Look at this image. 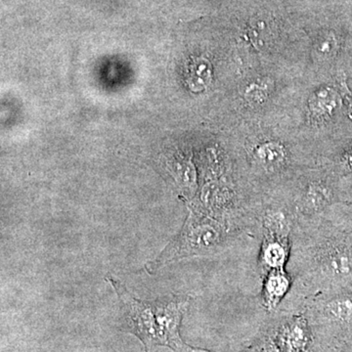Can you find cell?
I'll list each match as a JSON object with an SVG mask.
<instances>
[{
    "mask_svg": "<svg viewBox=\"0 0 352 352\" xmlns=\"http://www.w3.org/2000/svg\"><path fill=\"white\" fill-rule=\"evenodd\" d=\"M347 1L352 2V0H347Z\"/></svg>",
    "mask_w": 352,
    "mask_h": 352,
    "instance_id": "cell-19",
    "label": "cell"
},
{
    "mask_svg": "<svg viewBox=\"0 0 352 352\" xmlns=\"http://www.w3.org/2000/svg\"><path fill=\"white\" fill-rule=\"evenodd\" d=\"M248 36L254 47L261 50L270 41L271 27L264 20L254 21L248 30Z\"/></svg>",
    "mask_w": 352,
    "mask_h": 352,
    "instance_id": "cell-13",
    "label": "cell"
},
{
    "mask_svg": "<svg viewBox=\"0 0 352 352\" xmlns=\"http://www.w3.org/2000/svg\"><path fill=\"white\" fill-rule=\"evenodd\" d=\"M265 328L283 352H305L315 344L311 325L303 311H277L270 314Z\"/></svg>",
    "mask_w": 352,
    "mask_h": 352,
    "instance_id": "cell-6",
    "label": "cell"
},
{
    "mask_svg": "<svg viewBox=\"0 0 352 352\" xmlns=\"http://www.w3.org/2000/svg\"><path fill=\"white\" fill-rule=\"evenodd\" d=\"M292 252V240L274 237H261L258 254L259 276L271 270H284L288 266Z\"/></svg>",
    "mask_w": 352,
    "mask_h": 352,
    "instance_id": "cell-10",
    "label": "cell"
},
{
    "mask_svg": "<svg viewBox=\"0 0 352 352\" xmlns=\"http://www.w3.org/2000/svg\"><path fill=\"white\" fill-rule=\"evenodd\" d=\"M244 235L248 234L239 227L189 208L180 230L156 258L145 264L144 270L154 275L164 266L184 259L215 256L230 249Z\"/></svg>",
    "mask_w": 352,
    "mask_h": 352,
    "instance_id": "cell-2",
    "label": "cell"
},
{
    "mask_svg": "<svg viewBox=\"0 0 352 352\" xmlns=\"http://www.w3.org/2000/svg\"><path fill=\"white\" fill-rule=\"evenodd\" d=\"M309 110L317 118L331 117L340 106V95L331 87H321L309 99Z\"/></svg>",
    "mask_w": 352,
    "mask_h": 352,
    "instance_id": "cell-11",
    "label": "cell"
},
{
    "mask_svg": "<svg viewBox=\"0 0 352 352\" xmlns=\"http://www.w3.org/2000/svg\"><path fill=\"white\" fill-rule=\"evenodd\" d=\"M270 91V80H258L245 87L244 97L251 105H259L266 100Z\"/></svg>",
    "mask_w": 352,
    "mask_h": 352,
    "instance_id": "cell-12",
    "label": "cell"
},
{
    "mask_svg": "<svg viewBox=\"0 0 352 352\" xmlns=\"http://www.w3.org/2000/svg\"><path fill=\"white\" fill-rule=\"evenodd\" d=\"M179 352H214L212 351H208V349H199V347L190 346L188 344H185L184 346L182 347V351Z\"/></svg>",
    "mask_w": 352,
    "mask_h": 352,
    "instance_id": "cell-17",
    "label": "cell"
},
{
    "mask_svg": "<svg viewBox=\"0 0 352 352\" xmlns=\"http://www.w3.org/2000/svg\"><path fill=\"white\" fill-rule=\"evenodd\" d=\"M339 50V39L333 32H325L317 39L316 43H315V51H316L317 55L323 59L336 56Z\"/></svg>",
    "mask_w": 352,
    "mask_h": 352,
    "instance_id": "cell-14",
    "label": "cell"
},
{
    "mask_svg": "<svg viewBox=\"0 0 352 352\" xmlns=\"http://www.w3.org/2000/svg\"><path fill=\"white\" fill-rule=\"evenodd\" d=\"M191 302V296L176 294L152 300L162 346L175 352L182 351L185 342L180 336V327Z\"/></svg>",
    "mask_w": 352,
    "mask_h": 352,
    "instance_id": "cell-7",
    "label": "cell"
},
{
    "mask_svg": "<svg viewBox=\"0 0 352 352\" xmlns=\"http://www.w3.org/2000/svg\"><path fill=\"white\" fill-rule=\"evenodd\" d=\"M243 352H283L281 351L270 331L264 328L261 335Z\"/></svg>",
    "mask_w": 352,
    "mask_h": 352,
    "instance_id": "cell-15",
    "label": "cell"
},
{
    "mask_svg": "<svg viewBox=\"0 0 352 352\" xmlns=\"http://www.w3.org/2000/svg\"><path fill=\"white\" fill-rule=\"evenodd\" d=\"M287 270L293 288L277 311H300L310 296L352 289L351 224L332 210L314 221L296 223Z\"/></svg>",
    "mask_w": 352,
    "mask_h": 352,
    "instance_id": "cell-1",
    "label": "cell"
},
{
    "mask_svg": "<svg viewBox=\"0 0 352 352\" xmlns=\"http://www.w3.org/2000/svg\"><path fill=\"white\" fill-rule=\"evenodd\" d=\"M337 200L335 184L329 176H310L298 195L291 199L296 223L320 219L332 210Z\"/></svg>",
    "mask_w": 352,
    "mask_h": 352,
    "instance_id": "cell-5",
    "label": "cell"
},
{
    "mask_svg": "<svg viewBox=\"0 0 352 352\" xmlns=\"http://www.w3.org/2000/svg\"><path fill=\"white\" fill-rule=\"evenodd\" d=\"M106 281L119 298L127 332L133 333L140 340L145 352H151L155 346H162L152 300L136 298L119 279L112 275H108Z\"/></svg>",
    "mask_w": 352,
    "mask_h": 352,
    "instance_id": "cell-4",
    "label": "cell"
},
{
    "mask_svg": "<svg viewBox=\"0 0 352 352\" xmlns=\"http://www.w3.org/2000/svg\"><path fill=\"white\" fill-rule=\"evenodd\" d=\"M351 113H352V96L351 98Z\"/></svg>",
    "mask_w": 352,
    "mask_h": 352,
    "instance_id": "cell-18",
    "label": "cell"
},
{
    "mask_svg": "<svg viewBox=\"0 0 352 352\" xmlns=\"http://www.w3.org/2000/svg\"><path fill=\"white\" fill-rule=\"evenodd\" d=\"M261 279V305L268 314H275L293 288L294 278L288 270L284 268L271 270Z\"/></svg>",
    "mask_w": 352,
    "mask_h": 352,
    "instance_id": "cell-9",
    "label": "cell"
},
{
    "mask_svg": "<svg viewBox=\"0 0 352 352\" xmlns=\"http://www.w3.org/2000/svg\"><path fill=\"white\" fill-rule=\"evenodd\" d=\"M338 168L342 173H352V143L340 157Z\"/></svg>",
    "mask_w": 352,
    "mask_h": 352,
    "instance_id": "cell-16",
    "label": "cell"
},
{
    "mask_svg": "<svg viewBox=\"0 0 352 352\" xmlns=\"http://www.w3.org/2000/svg\"><path fill=\"white\" fill-rule=\"evenodd\" d=\"M248 156L252 175L261 179H272L283 175L293 164L289 148L277 140H266L252 146Z\"/></svg>",
    "mask_w": 352,
    "mask_h": 352,
    "instance_id": "cell-8",
    "label": "cell"
},
{
    "mask_svg": "<svg viewBox=\"0 0 352 352\" xmlns=\"http://www.w3.org/2000/svg\"><path fill=\"white\" fill-rule=\"evenodd\" d=\"M300 310L319 342L331 349L352 346V289L310 296L302 302Z\"/></svg>",
    "mask_w": 352,
    "mask_h": 352,
    "instance_id": "cell-3",
    "label": "cell"
}]
</instances>
